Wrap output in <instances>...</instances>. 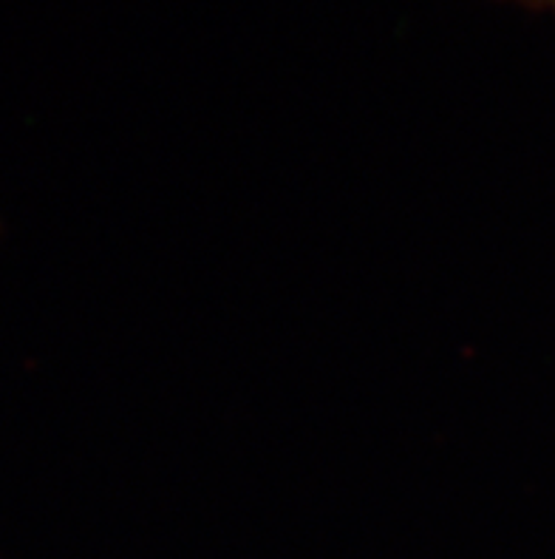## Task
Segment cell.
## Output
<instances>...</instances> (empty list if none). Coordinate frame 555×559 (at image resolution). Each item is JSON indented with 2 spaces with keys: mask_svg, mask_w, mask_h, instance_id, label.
<instances>
[{
  "mask_svg": "<svg viewBox=\"0 0 555 559\" xmlns=\"http://www.w3.org/2000/svg\"><path fill=\"white\" fill-rule=\"evenodd\" d=\"M533 3H544V7L555 9V0H533Z\"/></svg>",
  "mask_w": 555,
  "mask_h": 559,
  "instance_id": "1",
  "label": "cell"
}]
</instances>
